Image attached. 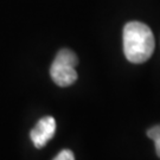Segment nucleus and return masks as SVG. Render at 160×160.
<instances>
[{"label": "nucleus", "instance_id": "f257e3e1", "mask_svg": "<svg viewBox=\"0 0 160 160\" xmlns=\"http://www.w3.org/2000/svg\"><path fill=\"white\" fill-rule=\"evenodd\" d=\"M154 36L146 24L129 22L123 29V52L132 63L146 62L154 51Z\"/></svg>", "mask_w": 160, "mask_h": 160}, {"label": "nucleus", "instance_id": "39448f33", "mask_svg": "<svg viewBox=\"0 0 160 160\" xmlns=\"http://www.w3.org/2000/svg\"><path fill=\"white\" fill-rule=\"evenodd\" d=\"M53 160H75V155L70 149H63L56 155Z\"/></svg>", "mask_w": 160, "mask_h": 160}, {"label": "nucleus", "instance_id": "f03ea898", "mask_svg": "<svg viewBox=\"0 0 160 160\" xmlns=\"http://www.w3.org/2000/svg\"><path fill=\"white\" fill-rule=\"evenodd\" d=\"M78 63V58L69 49L59 50L50 68L52 81L59 87H69L77 80L75 67Z\"/></svg>", "mask_w": 160, "mask_h": 160}, {"label": "nucleus", "instance_id": "20e7f679", "mask_svg": "<svg viewBox=\"0 0 160 160\" xmlns=\"http://www.w3.org/2000/svg\"><path fill=\"white\" fill-rule=\"evenodd\" d=\"M147 135H148L149 139H152L154 141L157 154L160 158V125L149 128L148 131H147Z\"/></svg>", "mask_w": 160, "mask_h": 160}, {"label": "nucleus", "instance_id": "7ed1b4c3", "mask_svg": "<svg viewBox=\"0 0 160 160\" xmlns=\"http://www.w3.org/2000/svg\"><path fill=\"white\" fill-rule=\"evenodd\" d=\"M55 132H56V120L52 116H44L32 128L30 138L37 148H42L53 138Z\"/></svg>", "mask_w": 160, "mask_h": 160}]
</instances>
